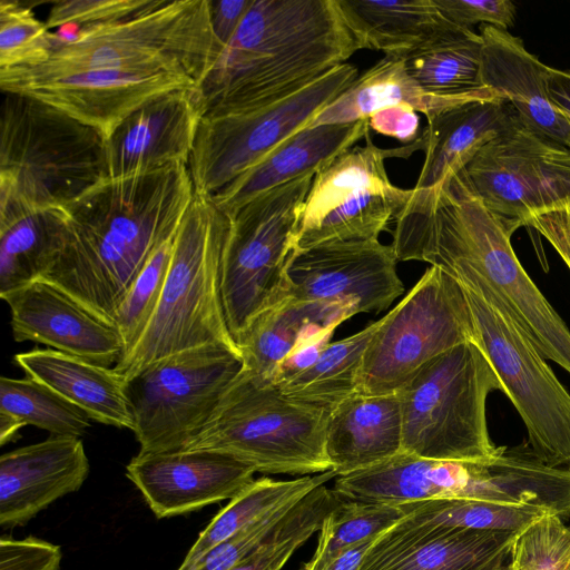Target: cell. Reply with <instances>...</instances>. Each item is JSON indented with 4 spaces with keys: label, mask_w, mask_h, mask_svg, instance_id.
<instances>
[{
    "label": "cell",
    "mask_w": 570,
    "mask_h": 570,
    "mask_svg": "<svg viewBox=\"0 0 570 570\" xmlns=\"http://www.w3.org/2000/svg\"><path fill=\"white\" fill-rule=\"evenodd\" d=\"M362 49L340 0H254L196 88L203 117L269 105Z\"/></svg>",
    "instance_id": "cell-3"
},
{
    "label": "cell",
    "mask_w": 570,
    "mask_h": 570,
    "mask_svg": "<svg viewBox=\"0 0 570 570\" xmlns=\"http://www.w3.org/2000/svg\"><path fill=\"white\" fill-rule=\"evenodd\" d=\"M194 195L188 166L181 164L104 178L65 208L66 244L42 279L112 323L153 252L178 229Z\"/></svg>",
    "instance_id": "cell-2"
},
{
    "label": "cell",
    "mask_w": 570,
    "mask_h": 570,
    "mask_svg": "<svg viewBox=\"0 0 570 570\" xmlns=\"http://www.w3.org/2000/svg\"><path fill=\"white\" fill-rule=\"evenodd\" d=\"M474 341V322L462 285L431 266L383 316L363 356L358 394L397 393L428 363Z\"/></svg>",
    "instance_id": "cell-10"
},
{
    "label": "cell",
    "mask_w": 570,
    "mask_h": 570,
    "mask_svg": "<svg viewBox=\"0 0 570 570\" xmlns=\"http://www.w3.org/2000/svg\"><path fill=\"white\" fill-rule=\"evenodd\" d=\"M343 499L322 484L295 503L266 539L229 570H282Z\"/></svg>",
    "instance_id": "cell-36"
},
{
    "label": "cell",
    "mask_w": 570,
    "mask_h": 570,
    "mask_svg": "<svg viewBox=\"0 0 570 570\" xmlns=\"http://www.w3.org/2000/svg\"><path fill=\"white\" fill-rule=\"evenodd\" d=\"M3 95L0 225L29 212L66 208L107 178L98 130L40 100Z\"/></svg>",
    "instance_id": "cell-4"
},
{
    "label": "cell",
    "mask_w": 570,
    "mask_h": 570,
    "mask_svg": "<svg viewBox=\"0 0 570 570\" xmlns=\"http://www.w3.org/2000/svg\"><path fill=\"white\" fill-rule=\"evenodd\" d=\"M229 225L230 218L212 197L195 193L175 237L158 304L135 346L114 366L126 380L150 363L181 351L208 344L238 351L225 321L220 295Z\"/></svg>",
    "instance_id": "cell-5"
},
{
    "label": "cell",
    "mask_w": 570,
    "mask_h": 570,
    "mask_svg": "<svg viewBox=\"0 0 570 570\" xmlns=\"http://www.w3.org/2000/svg\"><path fill=\"white\" fill-rule=\"evenodd\" d=\"M524 226L542 235L570 271V203L535 214Z\"/></svg>",
    "instance_id": "cell-47"
},
{
    "label": "cell",
    "mask_w": 570,
    "mask_h": 570,
    "mask_svg": "<svg viewBox=\"0 0 570 570\" xmlns=\"http://www.w3.org/2000/svg\"><path fill=\"white\" fill-rule=\"evenodd\" d=\"M401 505L343 500L323 520L316 550L299 570H317L344 550L379 538L405 517Z\"/></svg>",
    "instance_id": "cell-39"
},
{
    "label": "cell",
    "mask_w": 570,
    "mask_h": 570,
    "mask_svg": "<svg viewBox=\"0 0 570 570\" xmlns=\"http://www.w3.org/2000/svg\"><path fill=\"white\" fill-rule=\"evenodd\" d=\"M335 476V472L330 470L314 476L306 475L288 481H277L266 476L254 480L213 518L178 569L189 568L208 551L248 524L272 511L298 502L311 491Z\"/></svg>",
    "instance_id": "cell-34"
},
{
    "label": "cell",
    "mask_w": 570,
    "mask_h": 570,
    "mask_svg": "<svg viewBox=\"0 0 570 570\" xmlns=\"http://www.w3.org/2000/svg\"><path fill=\"white\" fill-rule=\"evenodd\" d=\"M370 131L368 119L306 126L212 197L232 217L256 196L308 173H317Z\"/></svg>",
    "instance_id": "cell-24"
},
{
    "label": "cell",
    "mask_w": 570,
    "mask_h": 570,
    "mask_svg": "<svg viewBox=\"0 0 570 570\" xmlns=\"http://www.w3.org/2000/svg\"><path fill=\"white\" fill-rule=\"evenodd\" d=\"M343 63L302 89L249 111L203 117L188 169L196 194L213 197L342 95L357 78Z\"/></svg>",
    "instance_id": "cell-14"
},
{
    "label": "cell",
    "mask_w": 570,
    "mask_h": 570,
    "mask_svg": "<svg viewBox=\"0 0 570 570\" xmlns=\"http://www.w3.org/2000/svg\"><path fill=\"white\" fill-rule=\"evenodd\" d=\"M405 517L421 522L469 530L521 532L547 513L530 504H504L473 499H439L399 504Z\"/></svg>",
    "instance_id": "cell-37"
},
{
    "label": "cell",
    "mask_w": 570,
    "mask_h": 570,
    "mask_svg": "<svg viewBox=\"0 0 570 570\" xmlns=\"http://www.w3.org/2000/svg\"><path fill=\"white\" fill-rule=\"evenodd\" d=\"M502 96L459 105L428 119L425 159L414 188H431L461 171L476 151L519 119Z\"/></svg>",
    "instance_id": "cell-28"
},
{
    "label": "cell",
    "mask_w": 570,
    "mask_h": 570,
    "mask_svg": "<svg viewBox=\"0 0 570 570\" xmlns=\"http://www.w3.org/2000/svg\"><path fill=\"white\" fill-rule=\"evenodd\" d=\"M364 49L405 57L460 26L434 0H340Z\"/></svg>",
    "instance_id": "cell-31"
},
{
    "label": "cell",
    "mask_w": 570,
    "mask_h": 570,
    "mask_svg": "<svg viewBox=\"0 0 570 570\" xmlns=\"http://www.w3.org/2000/svg\"><path fill=\"white\" fill-rule=\"evenodd\" d=\"M67 238L66 212H29L0 225V296L43 278Z\"/></svg>",
    "instance_id": "cell-33"
},
{
    "label": "cell",
    "mask_w": 570,
    "mask_h": 570,
    "mask_svg": "<svg viewBox=\"0 0 570 570\" xmlns=\"http://www.w3.org/2000/svg\"><path fill=\"white\" fill-rule=\"evenodd\" d=\"M460 284L474 322V343L489 360L502 383V392L521 416L529 446L544 463L570 469V393L497 302Z\"/></svg>",
    "instance_id": "cell-13"
},
{
    "label": "cell",
    "mask_w": 570,
    "mask_h": 570,
    "mask_svg": "<svg viewBox=\"0 0 570 570\" xmlns=\"http://www.w3.org/2000/svg\"><path fill=\"white\" fill-rule=\"evenodd\" d=\"M392 245L379 239L294 249L286 268L287 297L358 313L386 309L404 291Z\"/></svg>",
    "instance_id": "cell-17"
},
{
    "label": "cell",
    "mask_w": 570,
    "mask_h": 570,
    "mask_svg": "<svg viewBox=\"0 0 570 570\" xmlns=\"http://www.w3.org/2000/svg\"><path fill=\"white\" fill-rule=\"evenodd\" d=\"M334 490L344 500L393 505L439 499L509 503L515 492V476L501 455L481 462H453L400 452L337 476Z\"/></svg>",
    "instance_id": "cell-16"
},
{
    "label": "cell",
    "mask_w": 570,
    "mask_h": 570,
    "mask_svg": "<svg viewBox=\"0 0 570 570\" xmlns=\"http://www.w3.org/2000/svg\"><path fill=\"white\" fill-rule=\"evenodd\" d=\"M419 149H425L423 134L392 149L376 147L368 134L364 146H353L323 166L303 204L294 249L379 239L412 191L391 183L384 160L409 157Z\"/></svg>",
    "instance_id": "cell-12"
},
{
    "label": "cell",
    "mask_w": 570,
    "mask_h": 570,
    "mask_svg": "<svg viewBox=\"0 0 570 570\" xmlns=\"http://www.w3.org/2000/svg\"><path fill=\"white\" fill-rule=\"evenodd\" d=\"M376 539L363 541L344 550L317 570H357L363 557Z\"/></svg>",
    "instance_id": "cell-51"
},
{
    "label": "cell",
    "mask_w": 570,
    "mask_h": 570,
    "mask_svg": "<svg viewBox=\"0 0 570 570\" xmlns=\"http://www.w3.org/2000/svg\"><path fill=\"white\" fill-rule=\"evenodd\" d=\"M350 317L342 307L287 297L255 318L236 340L243 368L263 383L275 384L282 366L304 338L335 328Z\"/></svg>",
    "instance_id": "cell-30"
},
{
    "label": "cell",
    "mask_w": 570,
    "mask_h": 570,
    "mask_svg": "<svg viewBox=\"0 0 570 570\" xmlns=\"http://www.w3.org/2000/svg\"><path fill=\"white\" fill-rule=\"evenodd\" d=\"M502 96L489 87L460 96H440L426 92L409 75L403 58L384 56L331 105L316 115L308 126L346 124L367 119L373 112L406 105L426 119L459 105ZM503 97V96H502Z\"/></svg>",
    "instance_id": "cell-29"
},
{
    "label": "cell",
    "mask_w": 570,
    "mask_h": 570,
    "mask_svg": "<svg viewBox=\"0 0 570 570\" xmlns=\"http://www.w3.org/2000/svg\"><path fill=\"white\" fill-rule=\"evenodd\" d=\"M508 570H570V527L547 513L515 538Z\"/></svg>",
    "instance_id": "cell-42"
},
{
    "label": "cell",
    "mask_w": 570,
    "mask_h": 570,
    "mask_svg": "<svg viewBox=\"0 0 570 570\" xmlns=\"http://www.w3.org/2000/svg\"><path fill=\"white\" fill-rule=\"evenodd\" d=\"M90 465L80 438L51 435L0 456V525H22L78 491Z\"/></svg>",
    "instance_id": "cell-23"
},
{
    "label": "cell",
    "mask_w": 570,
    "mask_h": 570,
    "mask_svg": "<svg viewBox=\"0 0 570 570\" xmlns=\"http://www.w3.org/2000/svg\"><path fill=\"white\" fill-rule=\"evenodd\" d=\"M397 261L436 266L490 296L544 358L570 374V330L518 259L513 232L474 194L462 170L416 189L394 219Z\"/></svg>",
    "instance_id": "cell-1"
},
{
    "label": "cell",
    "mask_w": 570,
    "mask_h": 570,
    "mask_svg": "<svg viewBox=\"0 0 570 570\" xmlns=\"http://www.w3.org/2000/svg\"><path fill=\"white\" fill-rule=\"evenodd\" d=\"M402 406L399 393L355 394L330 413L325 448L336 476L385 461L402 449Z\"/></svg>",
    "instance_id": "cell-26"
},
{
    "label": "cell",
    "mask_w": 570,
    "mask_h": 570,
    "mask_svg": "<svg viewBox=\"0 0 570 570\" xmlns=\"http://www.w3.org/2000/svg\"><path fill=\"white\" fill-rule=\"evenodd\" d=\"M223 48L210 22L209 0H157L121 20L53 33L49 59L22 67L41 72L114 70L137 75H173L196 88Z\"/></svg>",
    "instance_id": "cell-6"
},
{
    "label": "cell",
    "mask_w": 570,
    "mask_h": 570,
    "mask_svg": "<svg viewBox=\"0 0 570 570\" xmlns=\"http://www.w3.org/2000/svg\"><path fill=\"white\" fill-rule=\"evenodd\" d=\"M203 114L196 89H177L132 111L105 141L107 178L188 165Z\"/></svg>",
    "instance_id": "cell-22"
},
{
    "label": "cell",
    "mask_w": 570,
    "mask_h": 570,
    "mask_svg": "<svg viewBox=\"0 0 570 570\" xmlns=\"http://www.w3.org/2000/svg\"><path fill=\"white\" fill-rule=\"evenodd\" d=\"M382 322L383 317L351 336L328 343L309 365L279 379L275 385L293 402L331 412L358 394L363 356Z\"/></svg>",
    "instance_id": "cell-32"
},
{
    "label": "cell",
    "mask_w": 570,
    "mask_h": 570,
    "mask_svg": "<svg viewBox=\"0 0 570 570\" xmlns=\"http://www.w3.org/2000/svg\"><path fill=\"white\" fill-rule=\"evenodd\" d=\"M502 570H508V564Z\"/></svg>",
    "instance_id": "cell-53"
},
{
    "label": "cell",
    "mask_w": 570,
    "mask_h": 570,
    "mask_svg": "<svg viewBox=\"0 0 570 570\" xmlns=\"http://www.w3.org/2000/svg\"><path fill=\"white\" fill-rule=\"evenodd\" d=\"M2 92L46 102L98 130L105 141L136 109L153 98L196 86L173 75H137L114 70L49 73L30 68L0 70Z\"/></svg>",
    "instance_id": "cell-18"
},
{
    "label": "cell",
    "mask_w": 570,
    "mask_h": 570,
    "mask_svg": "<svg viewBox=\"0 0 570 570\" xmlns=\"http://www.w3.org/2000/svg\"><path fill=\"white\" fill-rule=\"evenodd\" d=\"M157 0H61L48 13L47 28L73 30L111 23L153 7Z\"/></svg>",
    "instance_id": "cell-43"
},
{
    "label": "cell",
    "mask_w": 570,
    "mask_h": 570,
    "mask_svg": "<svg viewBox=\"0 0 570 570\" xmlns=\"http://www.w3.org/2000/svg\"><path fill=\"white\" fill-rule=\"evenodd\" d=\"M253 2L254 0H209L212 29L223 49L232 40Z\"/></svg>",
    "instance_id": "cell-49"
},
{
    "label": "cell",
    "mask_w": 570,
    "mask_h": 570,
    "mask_svg": "<svg viewBox=\"0 0 570 570\" xmlns=\"http://www.w3.org/2000/svg\"><path fill=\"white\" fill-rule=\"evenodd\" d=\"M255 470L212 451H174L134 456L127 478L161 519L234 499L253 483Z\"/></svg>",
    "instance_id": "cell-20"
},
{
    "label": "cell",
    "mask_w": 570,
    "mask_h": 570,
    "mask_svg": "<svg viewBox=\"0 0 570 570\" xmlns=\"http://www.w3.org/2000/svg\"><path fill=\"white\" fill-rule=\"evenodd\" d=\"M177 230L156 247L114 314L112 323L124 343L121 357L135 346L158 304Z\"/></svg>",
    "instance_id": "cell-40"
},
{
    "label": "cell",
    "mask_w": 570,
    "mask_h": 570,
    "mask_svg": "<svg viewBox=\"0 0 570 570\" xmlns=\"http://www.w3.org/2000/svg\"><path fill=\"white\" fill-rule=\"evenodd\" d=\"M14 362L27 376L78 406L90 420L132 431L127 380L114 367L51 348L16 354Z\"/></svg>",
    "instance_id": "cell-27"
},
{
    "label": "cell",
    "mask_w": 570,
    "mask_h": 570,
    "mask_svg": "<svg viewBox=\"0 0 570 570\" xmlns=\"http://www.w3.org/2000/svg\"><path fill=\"white\" fill-rule=\"evenodd\" d=\"M483 39L459 27L403 57L409 75L429 94L460 96L478 91L482 83Z\"/></svg>",
    "instance_id": "cell-35"
},
{
    "label": "cell",
    "mask_w": 570,
    "mask_h": 570,
    "mask_svg": "<svg viewBox=\"0 0 570 570\" xmlns=\"http://www.w3.org/2000/svg\"><path fill=\"white\" fill-rule=\"evenodd\" d=\"M22 426L23 425L11 415L0 412V444L4 445L17 439Z\"/></svg>",
    "instance_id": "cell-52"
},
{
    "label": "cell",
    "mask_w": 570,
    "mask_h": 570,
    "mask_svg": "<svg viewBox=\"0 0 570 570\" xmlns=\"http://www.w3.org/2000/svg\"><path fill=\"white\" fill-rule=\"evenodd\" d=\"M367 119L372 130L401 142H413L419 137L420 118L410 106L383 108L373 112Z\"/></svg>",
    "instance_id": "cell-48"
},
{
    "label": "cell",
    "mask_w": 570,
    "mask_h": 570,
    "mask_svg": "<svg viewBox=\"0 0 570 570\" xmlns=\"http://www.w3.org/2000/svg\"><path fill=\"white\" fill-rule=\"evenodd\" d=\"M544 88L550 101L570 124V71L547 67Z\"/></svg>",
    "instance_id": "cell-50"
},
{
    "label": "cell",
    "mask_w": 570,
    "mask_h": 570,
    "mask_svg": "<svg viewBox=\"0 0 570 570\" xmlns=\"http://www.w3.org/2000/svg\"><path fill=\"white\" fill-rule=\"evenodd\" d=\"M53 32L18 0H0V70L33 67L47 61Z\"/></svg>",
    "instance_id": "cell-41"
},
{
    "label": "cell",
    "mask_w": 570,
    "mask_h": 570,
    "mask_svg": "<svg viewBox=\"0 0 570 570\" xmlns=\"http://www.w3.org/2000/svg\"><path fill=\"white\" fill-rule=\"evenodd\" d=\"M455 24L472 29L476 23L508 30L514 24L517 8L510 0H434Z\"/></svg>",
    "instance_id": "cell-45"
},
{
    "label": "cell",
    "mask_w": 570,
    "mask_h": 570,
    "mask_svg": "<svg viewBox=\"0 0 570 570\" xmlns=\"http://www.w3.org/2000/svg\"><path fill=\"white\" fill-rule=\"evenodd\" d=\"M328 413L288 400L275 384L242 368L183 450L222 453L255 472L323 473L332 470L325 448Z\"/></svg>",
    "instance_id": "cell-7"
},
{
    "label": "cell",
    "mask_w": 570,
    "mask_h": 570,
    "mask_svg": "<svg viewBox=\"0 0 570 570\" xmlns=\"http://www.w3.org/2000/svg\"><path fill=\"white\" fill-rule=\"evenodd\" d=\"M502 383L482 350L465 342L428 363L401 391V452L420 458L481 462L495 458L487 399Z\"/></svg>",
    "instance_id": "cell-8"
},
{
    "label": "cell",
    "mask_w": 570,
    "mask_h": 570,
    "mask_svg": "<svg viewBox=\"0 0 570 570\" xmlns=\"http://www.w3.org/2000/svg\"><path fill=\"white\" fill-rule=\"evenodd\" d=\"M294 504L279 508L259 518L184 570H229L266 539Z\"/></svg>",
    "instance_id": "cell-44"
},
{
    "label": "cell",
    "mask_w": 570,
    "mask_h": 570,
    "mask_svg": "<svg viewBox=\"0 0 570 570\" xmlns=\"http://www.w3.org/2000/svg\"><path fill=\"white\" fill-rule=\"evenodd\" d=\"M315 174H305L256 196L229 217L220 295L234 342L255 318L287 298L286 268Z\"/></svg>",
    "instance_id": "cell-9"
},
{
    "label": "cell",
    "mask_w": 570,
    "mask_h": 570,
    "mask_svg": "<svg viewBox=\"0 0 570 570\" xmlns=\"http://www.w3.org/2000/svg\"><path fill=\"white\" fill-rule=\"evenodd\" d=\"M519 533L404 517L373 542L357 570H502Z\"/></svg>",
    "instance_id": "cell-21"
},
{
    "label": "cell",
    "mask_w": 570,
    "mask_h": 570,
    "mask_svg": "<svg viewBox=\"0 0 570 570\" xmlns=\"http://www.w3.org/2000/svg\"><path fill=\"white\" fill-rule=\"evenodd\" d=\"M9 306L16 342H35L110 367L124 354L117 327L46 279L0 296Z\"/></svg>",
    "instance_id": "cell-19"
},
{
    "label": "cell",
    "mask_w": 570,
    "mask_h": 570,
    "mask_svg": "<svg viewBox=\"0 0 570 570\" xmlns=\"http://www.w3.org/2000/svg\"><path fill=\"white\" fill-rule=\"evenodd\" d=\"M61 559L59 546L35 537L0 540V570H60Z\"/></svg>",
    "instance_id": "cell-46"
},
{
    "label": "cell",
    "mask_w": 570,
    "mask_h": 570,
    "mask_svg": "<svg viewBox=\"0 0 570 570\" xmlns=\"http://www.w3.org/2000/svg\"><path fill=\"white\" fill-rule=\"evenodd\" d=\"M0 412L58 436L81 438L91 426L82 410L29 376L0 379Z\"/></svg>",
    "instance_id": "cell-38"
},
{
    "label": "cell",
    "mask_w": 570,
    "mask_h": 570,
    "mask_svg": "<svg viewBox=\"0 0 570 570\" xmlns=\"http://www.w3.org/2000/svg\"><path fill=\"white\" fill-rule=\"evenodd\" d=\"M242 368L237 350L208 344L157 360L127 380L138 453L185 449Z\"/></svg>",
    "instance_id": "cell-11"
},
{
    "label": "cell",
    "mask_w": 570,
    "mask_h": 570,
    "mask_svg": "<svg viewBox=\"0 0 570 570\" xmlns=\"http://www.w3.org/2000/svg\"><path fill=\"white\" fill-rule=\"evenodd\" d=\"M480 36L482 83L501 94L530 128L570 148V124L546 92L548 66L508 30L481 24Z\"/></svg>",
    "instance_id": "cell-25"
},
{
    "label": "cell",
    "mask_w": 570,
    "mask_h": 570,
    "mask_svg": "<svg viewBox=\"0 0 570 570\" xmlns=\"http://www.w3.org/2000/svg\"><path fill=\"white\" fill-rule=\"evenodd\" d=\"M462 173L511 232L535 214L570 203V148L521 118L481 147Z\"/></svg>",
    "instance_id": "cell-15"
}]
</instances>
